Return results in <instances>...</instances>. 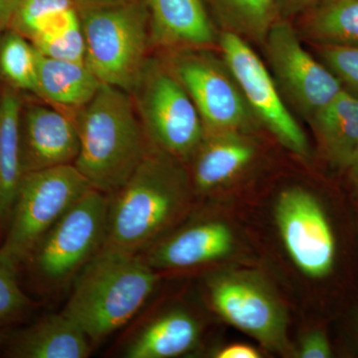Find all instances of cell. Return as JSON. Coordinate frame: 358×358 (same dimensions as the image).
<instances>
[{
	"instance_id": "1",
	"label": "cell",
	"mask_w": 358,
	"mask_h": 358,
	"mask_svg": "<svg viewBox=\"0 0 358 358\" xmlns=\"http://www.w3.org/2000/svg\"><path fill=\"white\" fill-rule=\"evenodd\" d=\"M192 180L180 160L150 145L127 182L110 195L105 245L141 254L187 211Z\"/></svg>"
},
{
	"instance_id": "2",
	"label": "cell",
	"mask_w": 358,
	"mask_h": 358,
	"mask_svg": "<svg viewBox=\"0 0 358 358\" xmlns=\"http://www.w3.org/2000/svg\"><path fill=\"white\" fill-rule=\"evenodd\" d=\"M75 121L80 148L74 166L94 189L113 194L150 148L131 94L102 84L75 114Z\"/></svg>"
},
{
	"instance_id": "3",
	"label": "cell",
	"mask_w": 358,
	"mask_h": 358,
	"mask_svg": "<svg viewBox=\"0 0 358 358\" xmlns=\"http://www.w3.org/2000/svg\"><path fill=\"white\" fill-rule=\"evenodd\" d=\"M159 280L141 254L103 244L75 278L62 313L83 329L92 343H100L134 319Z\"/></svg>"
},
{
	"instance_id": "4",
	"label": "cell",
	"mask_w": 358,
	"mask_h": 358,
	"mask_svg": "<svg viewBox=\"0 0 358 358\" xmlns=\"http://www.w3.org/2000/svg\"><path fill=\"white\" fill-rule=\"evenodd\" d=\"M79 4L85 63L101 83L131 93L148 60L150 42L145 0Z\"/></svg>"
},
{
	"instance_id": "5",
	"label": "cell",
	"mask_w": 358,
	"mask_h": 358,
	"mask_svg": "<svg viewBox=\"0 0 358 358\" xmlns=\"http://www.w3.org/2000/svg\"><path fill=\"white\" fill-rule=\"evenodd\" d=\"M150 145L174 159H189L204 138L199 110L166 63L148 58L131 91Z\"/></svg>"
},
{
	"instance_id": "6",
	"label": "cell",
	"mask_w": 358,
	"mask_h": 358,
	"mask_svg": "<svg viewBox=\"0 0 358 358\" xmlns=\"http://www.w3.org/2000/svg\"><path fill=\"white\" fill-rule=\"evenodd\" d=\"M91 188L74 164L24 173L0 259L16 268L26 262L54 224Z\"/></svg>"
},
{
	"instance_id": "7",
	"label": "cell",
	"mask_w": 358,
	"mask_h": 358,
	"mask_svg": "<svg viewBox=\"0 0 358 358\" xmlns=\"http://www.w3.org/2000/svg\"><path fill=\"white\" fill-rule=\"evenodd\" d=\"M109 205L110 195L91 188L42 238L26 262L45 286L60 288L74 281L102 249Z\"/></svg>"
},
{
	"instance_id": "8",
	"label": "cell",
	"mask_w": 358,
	"mask_h": 358,
	"mask_svg": "<svg viewBox=\"0 0 358 358\" xmlns=\"http://www.w3.org/2000/svg\"><path fill=\"white\" fill-rule=\"evenodd\" d=\"M207 49L171 52L166 63L199 110L205 134L248 133L257 122L224 60Z\"/></svg>"
},
{
	"instance_id": "9",
	"label": "cell",
	"mask_w": 358,
	"mask_h": 358,
	"mask_svg": "<svg viewBox=\"0 0 358 358\" xmlns=\"http://www.w3.org/2000/svg\"><path fill=\"white\" fill-rule=\"evenodd\" d=\"M214 310L268 352L287 355L288 315L278 294L262 278L247 272L224 273L209 281Z\"/></svg>"
},
{
	"instance_id": "10",
	"label": "cell",
	"mask_w": 358,
	"mask_h": 358,
	"mask_svg": "<svg viewBox=\"0 0 358 358\" xmlns=\"http://www.w3.org/2000/svg\"><path fill=\"white\" fill-rule=\"evenodd\" d=\"M222 59L260 122L287 150L301 159L310 157L307 136L287 107L274 78L247 40L232 32L219 33Z\"/></svg>"
},
{
	"instance_id": "11",
	"label": "cell",
	"mask_w": 358,
	"mask_h": 358,
	"mask_svg": "<svg viewBox=\"0 0 358 358\" xmlns=\"http://www.w3.org/2000/svg\"><path fill=\"white\" fill-rule=\"evenodd\" d=\"M263 45L278 88L308 121L343 91L333 73L303 48L291 21L278 18Z\"/></svg>"
},
{
	"instance_id": "12",
	"label": "cell",
	"mask_w": 358,
	"mask_h": 358,
	"mask_svg": "<svg viewBox=\"0 0 358 358\" xmlns=\"http://www.w3.org/2000/svg\"><path fill=\"white\" fill-rule=\"evenodd\" d=\"M275 219L285 248L299 270L315 279L329 275L336 241L317 199L303 188H287L275 202Z\"/></svg>"
},
{
	"instance_id": "13",
	"label": "cell",
	"mask_w": 358,
	"mask_h": 358,
	"mask_svg": "<svg viewBox=\"0 0 358 358\" xmlns=\"http://www.w3.org/2000/svg\"><path fill=\"white\" fill-rule=\"evenodd\" d=\"M20 138L24 173L74 164L79 154L75 115L44 101L23 100Z\"/></svg>"
},
{
	"instance_id": "14",
	"label": "cell",
	"mask_w": 358,
	"mask_h": 358,
	"mask_svg": "<svg viewBox=\"0 0 358 358\" xmlns=\"http://www.w3.org/2000/svg\"><path fill=\"white\" fill-rule=\"evenodd\" d=\"M150 42L164 50L207 49L219 34L204 0H145Z\"/></svg>"
},
{
	"instance_id": "15",
	"label": "cell",
	"mask_w": 358,
	"mask_h": 358,
	"mask_svg": "<svg viewBox=\"0 0 358 358\" xmlns=\"http://www.w3.org/2000/svg\"><path fill=\"white\" fill-rule=\"evenodd\" d=\"M234 235L220 221H205L152 245L141 257L155 270H182L213 262L231 253Z\"/></svg>"
},
{
	"instance_id": "16",
	"label": "cell",
	"mask_w": 358,
	"mask_h": 358,
	"mask_svg": "<svg viewBox=\"0 0 358 358\" xmlns=\"http://www.w3.org/2000/svg\"><path fill=\"white\" fill-rule=\"evenodd\" d=\"M255 155V145L246 133L205 134L193 155V187L206 193L230 182L251 164Z\"/></svg>"
},
{
	"instance_id": "17",
	"label": "cell",
	"mask_w": 358,
	"mask_h": 358,
	"mask_svg": "<svg viewBox=\"0 0 358 358\" xmlns=\"http://www.w3.org/2000/svg\"><path fill=\"white\" fill-rule=\"evenodd\" d=\"M87 334L64 313L44 317L13 339L9 355L20 358H86L92 350Z\"/></svg>"
},
{
	"instance_id": "18",
	"label": "cell",
	"mask_w": 358,
	"mask_h": 358,
	"mask_svg": "<svg viewBox=\"0 0 358 358\" xmlns=\"http://www.w3.org/2000/svg\"><path fill=\"white\" fill-rule=\"evenodd\" d=\"M101 85L86 63L39 53L36 96L40 100L75 115L94 98Z\"/></svg>"
},
{
	"instance_id": "19",
	"label": "cell",
	"mask_w": 358,
	"mask_h": 358,
	"mask_svg": "<svg viewBox=\"0 0 358 358\" xmlns=\"http://www.w3.org/2000/svg\"><path fill=\"white\" fill-rule=\"evenodd\" d=\"M20 92L0 85V231L8 226L23 173L21 164Z\"/></svg>"
},
{
	"instance_id": "20",
	"label": "cell",
	"mask_w": 358,
	"mask_h": 358,
	"mask_svg": "<svg viewBox=\"0 0 358 358\" xmlns=\"http://www.w3.org/2000/svg\"><path fill=\"white\" fill-rule=\"evenodd\" d=\"M199 322L183 310H173L155 317L129 341L128 358H171L190 352L199 343Z\"/></svg>"
},
{
	"instance_id": "21",
	"label": "cell",
	"mask_w": 358,
	"mask_h": 358,
	"mask_svg": "<svg viewBox=\"0 0 358 358\" xmlns=\"http://www.w3.org/2000/svg\"><path fill=\"white\" fill-rule=\"evenodd\" d=\"M310 122L326 159L345 169L358 145V98L343 90Z\"/></svg>"
},
{
	"instance_id": "22",
	"label": "cell",
	"mask_w": 358,
	"mask_h": 358,
	"mask_svg": "<svg viewBox=\"0 0 358 358\" xmlns=\"http://www.w3.org/2000/svg\"><path fill=\"white\" fill-rule=\"evenodd\" d=\"M299 17L296 31L312 44L358 45V0H320Z\"/></svg>"
},
{
	"instance_id": "23",
	"label": "cell",
	"mask_w": 358,
	"mask_h": 358,
	"mask_svg": "<svg viewBox=\"0 0 358 358\" xmlns=\"http://www.w3.org/2000/svg\"><path fill=\"white\" fill-rule=\"evenodd\" d=\"M222 31L264 43L271 26L278 20L275 0H204Z\"/></svg>"
},
{
	"instance_id": "24",
	"label": "cell",
	"mask_w": 358,
	"mask_h": 358,
	"mask_svg": "<svg viewBox=\"0 0 358 358\" xmlns=\"http://www.w3.org/2000/svg\"><path fill=\"white\" fill-rule=\"evenodd\" d=\"M39 52L24 36L8 28L0 34L1 85L36 96Z\"/></svg>"
},
{
	"instance_id": "25",
	"label": "cell",
	"mask_w": 358,
	"mask_h": 358,
	"mask_svg": "<svg viewBox=\"0 0 358 358\" xmlns=\"http://www.w3.org/2000/svg\"><path fill=\"white\" fill-rule=\"evenodd\" d=\"M30 42L40 54L47 57L85 62V40L79 4L59 16Z\"/></svg>"
},
{
	"instance_id": "26",
	"label": "cell",
	"mask_w": 358,
	"mask_h": 358,
	"mask_svg": "<svg viewBox=\"0 0 358 358\" xmlns=\"http://www.w3.org/2000/svg\"><path fill=\"white\" fill-rule=\"evenodd\" d=\"M77 4L78 0H21L9 28L31 41Z\"/></svg>"
},
{
	"instance_id": "27",
	"label": "cell",
	"mask_w": 358,
	"mask_h": 358,
	"mask_svg": "<svg viewBox=\"0 0 358 358\" xmlns=\"http://www.w3.org/2000/svg\"><path fill=\"white\" fill-rule=\"evenodd\" d=\"M343 89L358 98V45L313 44Z\"/></svg>"
},
{
	"instance_id": "28",
	"label": "cell",
	"mask_w": 358,
	"mask_h": 358,
	"mask_svg": "<svg viewBox=\"0 0 358 358\" xmlns=\"http://www.w3.org/2000/svg\"><path fill=\"white\" fill-rule=\"evenodd\" d=\"M16 268L0 259V322L13 319L30 306L18 284Z\"/></svg>"
},
{
	"instance_id": "29",
	"label": "cell",
	"mask_w": 358,
	"mask_h": 358,
	"mask_svg": "<svg viewBox=\"0 0 358 358\" xmlns=\"http://www.w3.org/2000/svg\"><path fill=\"white\" fill-rule=\"evenodd\" d=\"M331 348L326 334L322 331H313L306 334L301 339L296 357L301 358L331 357Z\"/></svg>"
},
{
	"instance_id": "30",
	"label": "cell",
	"mask_w": 358,
	"mask_h": 358,
	"mask_svg": "<svg viewBox=\"0 0 358 358\" xmlns=\"http://www.w3.org/2000/svg\"><path fill=\"white\" fill-rule=\"evenodd\" d=\"M320 0H275L278 18L289 20L294 16H300Z\"/></svg>"
},
{
	"instance_id": "31",
	"label": "cell",
	"mask_w": 358,
	"mask_h": 358,
	"mask_svg": "<svg viewBox=\"0 0 358 358\" xmlns=\"http://www.w3.org/2000/svg\"><path fill=\"white\" fill-rule=\"evenodd\" d=\"M216 358H260L262 357L257 348L245 343H235L214 352Z\"/></svg>"
},
{
	"instance_id": "32",
	"label": "cell",
	"mask_w": 358,
	"mask_h": 358,
	"mask_svg": "<svg viewBox=\"0 0 358 358\" xmlns=\"http://www.w3.org/2000/svg\"><path fill=\"white\" fill-rule=\"evenodd\" d=\"M21 0H0V34L10 27Z\"/></svg>"
},
{
	"instance_id": "33",
	"label": "cell",
	"mask_w": 358,
	"mask_h": 358,
	"mask_svg": "<svg viewBox=\"0 0 358 358\" xmlns=\"http://www.w3.org/2000/svg\"><path fill=\"white\" fill-rule=\"evenodd\" d=\"M345 169H348V171H350V179H352L353 185L358 190V145L355 152H353L352 159L350 160V164Z\"/></svg>"
},
{
	"instance_id": "34",
	"label": "cell",
	"mask_w": 358,
	"mask_h": 358,
	"mask_svg": "<svg viewBox=\"0 0 358 358\" xmlns=\"http://www.w3.org/2000/svg\"><path fill=\"white\" fill-rule=\"evenodd\" d=\"M124 1H129V0H78L80 3L84 4H112Z\"/></svg>"
},
{
	"instance_id": "35",
	"label": "cell",
	"mask_w": 358,
	"mask_h": 358,
	"mask_svg": "<svg viewBox=\"0 0 358 358\" xmlns=\"http://www.w3.org/2000/svg\"><path fill=\"white\" fill-rule=\"evenodd\" d=\"M6 333H3V331H0V346L3 345V343H6Z\"/></svg>"
}]
</instances>
